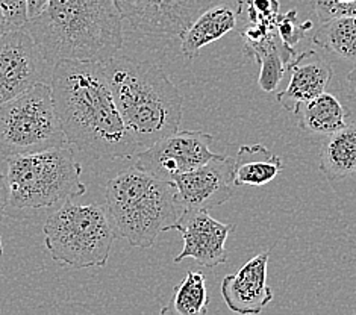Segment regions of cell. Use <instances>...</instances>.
<instances>
[{
  "instance_id": "f546056e",
  "label": "cell",
  "mask_w": 356,
  "mask_h": 315,
  "mask_svg": "<svg viewBox=\"0 0 356 315\" xmlns=\"http://www.w3.org/2000/svg\"><path fill=\"white\" fill-rule=\"evenodd\" d=\"M352 15H356V2L353 5V11H352Z\"/></svg>"
},
{
  "instance_id": "9a60e30c",
  "label": "cell",
  "mask_w": 356,
  "mask_h": 315,
  "mask_svg": "<svg viewBox=\"0 0 356 315\" xmlns=\"http://www.w3.org/2000/svg\"><path fill=\"white\" fill-rule=\"evenodd\" d=\"M290 82L286 88L277 92L276 100L286 111L294 113L296 108L321 92H325L332 79V67L316 50H308L286 63Z\"/></svg>"
},
{
  "instance_id": "2e32d148",
  "label": "cell",
  "mask_w": 356,
  "mask_h": 315,
  "mask_svg": "<svg viewBox=\"0 0 356 315\" xmlns=\"http://www.w3.org/2000/svg\"><path fill=\"white\" fill-rule=\"evenodd\" d=\"M318 167L329 182L356 176V122L327 135L320 147Z\"/></svg>"
},
{
  "instance_id": "8fae6325",
  "label": "cell",
  "mask_w": 356,
  "mask_h": 315,
  "mask_svg": "<svg viewBox=\"0 0 356 315\" xmlns=\"http://www.w3.org/2000/svg\"><path fill=\"white\" fill-rule=\"evenodd\" d=\"M184 208L209 211L234 195V158L216 155L203 165L172 179Z\"/></svg>"
},
{
  "instance_id": "5bb4252c",
  "label": "cell",
  "mask_w": 356,
  "mask_h": 315,
  "mask_svg": "<svg viewBox=\"0 0 356 315\" xmlns=\"http://www.w3.org/2000/svg\"><path fill=\"white\" fill-rule=\"evenodd\" d=\"M241 20L244 0H218L208 5L179 37L182 55L196 59L203 47L235 31Z\"/></svg>"
},
{
  "instance_id": "6da1fadb",
  "label": "cell",
  "mask_w": 356,
  "mask_h": 315,
  "mask_svg": "<svg viewBox=\"0 0 356 315\" xmlns=\"http://www.w3.org/2000/svg\"><path fill=\"white\" fill-rule=\"evenodd\" d=\"M52 97L67 144L95 159H129L140 152L109 88L104 64L54 65Z\"/></svg>"
},
{
  "instance_id": "4fadbf2b",
  "label": "cell",
  "mask_w": 356,
  "mask_h": 315,
  "mask_svg": "<svg viewBox=\"0 0 356 315\" xmlns=\"http://www.w3.org/2000/svg\"><path fill=\"white\" fill-rule=\"evenodd\" d=\"M271 250L253 257L234 275L223 277L220 291L227 308L240 315H258L273 300L267 284V270Z\"/></svg>"
},
{
  "instance_id": "603a6c76",
  "label": "cell",
  "mask_w": 356,
  "mask_h": 315,
  "mask_svg": "<svg viewBox=\"0 0 356 315\" xmlns=\"http://www.w3.org/2000/svg\"><path fill=\"white\" fill-rule=\"evenodd\" d=\"M311 28L312 22L300 23L298 20V11L291 10L285 14H281V17H279L276 24V35L281 38V42L286 52L291 56H296L294 47L299 45V41Z\"/></svg>"
},
{
  "instance_id": "30bf717a",
  "label": "cell",
  "mask_w": 356,
  "mask_h": 315,
  "mask_svg": "<svg viewBox=\"0 0 356 315\" xmlns=\"http://www.w3.org/2000/svg\"><path fill=\"white\" fill-rule=\"evenodd\" d=\"M123 20L143 35L179 38L213 0H114Z\"/></svg>"
},
{
  "instance_id": "44dd1931",
  "label": "cell",
  "mask_w": 356,
  "mask_h": 315,
  "mask_svg": "<svg viewBox=\"0 0 356 315\" xmlns=\"http://www.w3.org/2000/svg\"><path fill=\"white\" fill-rule=\"evenodd\" d=\"M209 296L207 279L200 271H188L181 284L173 289V296L161 314L205 315L208 312Z\"/></svg>"
},
{
  "instance_id": "ac0fdd59",
  "label": "cell",
  "mask_w": 356,
  "mask_h": 315,
  "mask_svg": "<svg viewBox=\"0 0 356 315\" xmlns=\"http://www.w3.org/2000/svg\"><path fill=\"white\" fill-rule=\"evenodd\" d=\"M298 126L302 131L317 135H327L340 131L347 124V111L330 92H321L294 111Z\"/></svg>"
},
{
  "instance_id": "277c9868",
  "label": "cell",
  "mask_w": 356,
  "mask_h": 315,
  "mask_svg": "<svg viewBox=\"0 0 356 315\" xmlns=\"http://www.w3.org/2000/svg\"><path fill=\"white\" fill-rule=\"evenodd\" d=\"M105 197L117 236L138 249H150L161 232L173 231L185 209L172 182L137 167L109 179Z\"/></svg>"
},
{
  "instance_id": "5b68a950",
  "label": "cell",
  "mask_w": 356,
  "mask_h": 315,
  "mask_svg": "<svg viewBox=\"0 0 356 315\" xmlns=\"http://www.w3.org/2000/svg\"><path fill=\"white\" fill-rule=\"evenodd\" d=\"M6 164L10 207L17 209L52 208L87 193L82 165L67 146L8 156Z\"/></svg>"
},
{
  "instance_id": "7c38bea8",
  "label": "cell",
  "mask_w": 356,
  "mask_h": 315,
  "mask_svg": "<svg viewBox=\"0 0 356 315\" xmlns=\"http://www.w3.org/2000/svg\"><path fill=\"white\" fill-rule=\"evenodd\" d=\"M235 229L234 225L222 223L209 216L208 211L185 208L173 231L182 235L184 247L175 262L191 258L202 267L214 268L227 261L226 241Z\"/></svg>"
},
{
  "instance_id": "7a4b0ae2",
  "label": "cell",
  "mask_w": 356,
  "mask_h": 315,
  "mask_svg": "<svg viewBox=\"0 0 356 315\" xmlns=\"http://www.w3.org/2000/svg\"><path fill=\"white\" fill-rule=\"evenodd\" d=\"M24 28L52 65L61 61L104 64L123 46V17L114 0H49Z\"/></svg>"
},
{
  "instance_id": "83f0119b",
  "label": "cell",
  "mask_w": 356,
  "mask_h": 315,
  "mask_svg": "<svg viewBox=\"0 0 356 315\" xmlns=\"http://www.w3.org/2000/svg\"><path fill=\"white\" fill-rule=\"evenodd\" d=\"M10 29H11V26H10V24H8L2 10H0V35H3V33L8 32Z\"/></svg>"
},
{
  "instance_id": "ffe728a7",
  "label": "cell",
  "mask_w": 356,
  "mask_h": 315,
  "mask_svg": "<svg viewBox=\"0 0 356 315\" xmlns=\"http://www.w3.org/2000/svg\"><path fill=\"white\" fill-rule=\"evenodd\" d=\"M312 42L329 54L356 63V15H343L321 23Z\"/></svg>"
},
{
  "instance_id": "f1b7e54d",
  "label": "cell",
  "mask_w": 356,
  "mask_h": 315,
  "mask_svg": "<svg viewBox=\"0 0 356 315\" xmlns=\"http://www.w3.org/2000/svg\"><path fill=\"white\" fill-rule=\"evenodd\" d=\"M3 255V243H2V236H0V257Z\"/></svg>"
},
{
  "instance_id": "3957f363",
  "label": "cell",
  "mask_w": 356,
  "mask_h": 315,
  "mask_svg": "<svg viewBox=\"0 0 356 315\" xmlns=\"http://www.w3.org/2000/svg\"><path fill=\"white\" fill-rule=\"evenodd\" d=\"M104 69L117 108L140 150L179 131L184 97L161 67L117 54L104 63Z\"/></svg>"
},
{
  "instance_id": "cb8c5ba5",
  "label": "cell",
  "mask_w": 356,
  "mask_h": 315,
  "mask_svg": "<svg viewBox=\"0 0 356 315\" xmlns=\"http://www.w3.org/2000/svg\"><path fill=\"white\" fill-rule=\"evenodd\" d=\"M0 10L11 29L24 26L29 20L26 0H0Z\"/></svg>"
},
{
  "instance_id": "ba28073f",
  "label": "cell",
  "mask_w": 356,
  "mask_h": 315,
  "mask_svg": "<svg viewBox=\"0 0 356 315\" xmlns=\"http://www.w3.org/2000/svg\"><path fill=\"white\" fill-rule=\"evenodd\" d=\"M52 70L26 28L0 35V105L40 82L50 83Z\"/></svg>"
},
{
  "instance_id": "8992f818",
  "label": "cell",
  "mask_w": 356,
  "mask_h": 315,
  "mask_svg": "<svg viewBox=\"0 0 356 315\" xmlns=\"http://www.w3.org/2000/svg\"><path fill=\"white\" fill-rule=\"evenodd\" d=\"M44 244L54 261L73 268L105 267L117 234L108 212L95 203L65 202L46 220Z\"/></svg>"
},
{
  "instance_id": "484cf974",
  "label": "cell",
  "mask_w": 356,
  "mask_h": 315,
  "mask_svg": "<svg viewBox=\"0 0 356 315\" xmlns=\"http://www.w3.org/2000/svg\"><path fill=\"white\" fill-rule=\"evenodd\" d=\"M47 3H49V0H26L29 19H33V17H37L38 14H41V11L44 10Z\"/></svg>"
},
{
  "instance_id": "d4e9b609",
  "label": "cell",
  "mask_w": 356,
  "mask_h": 315,
  "mask_svg": "<svg viewBox=\"0 0 356 315\" xmlns=\"http://www.w3.org/2000/svg\"><path fill=\"white\" fill-rule=\"evenodd\" d=\"M8 207H10V186H8L6 175L0 173V220L5 217Z\"/></svg>"
},
{
  "instance_id": "e0dca14e",
  "label": "cell",
  "mask_w": 356,
  "mask_h": 315,
  "mask_svg": "<svg viewBox=\"0 0 356 315\" xmlns=\"http://www.w3.org/2000/svg\"><path fill=\"white\" fill-rule=\"evenodd\" d=\"M284 170V161L262 144H244L234 158L235 186L270 184Z\"/></svg>"
},
{
  "instance_id": "d6986e66",
  "label": "cell",
  "mask_w": 356,
  "mask_h": 315,
  "mask_svg": "<svg viewBox=\"0 0 356 315\" xmlns=\"http://www.w3.org/2000/svg\"><path fill=\"white\" fill-rule=\"evenodd\" d=\"M244 55L257 59L259 64L258 85L266 92H273L277 90L279 83L282 82L285 76L286 63H290L294 58L284 49L282 42L279 45L276 33L262 40L255 46L244 47Z\"/></svg>"
},
{
  "instance_id": "7402d4cb",
  "label": "cell",
  "mask_w": 356,
  "mask_h": 315,
  "mask_svg": "<svg viewBox=\"0 0 356 315\" xmlns=\"http://www.w3.org/2000/svg\"><path fill=\"white\" fill-rule=\"evenodd\" d=\"M248 23L266 32H276V24L281 17L279 0H245Z\"/></svg>"
},
{
  "instance_id": "52a82bcc",
  "label": "cell",
  "mask_w": 356,
  "mask_h": 315,
  "mask_svg": "<svg viewBox=\"0 0 356 315\" xmlns=\"http://www.w3.org/2000/svg\"><path fill=\"white\" fill-rule=\"evenodd\" d=\"M64 146L50 83L40 82L0 105V153L5 158Z\"/></svg>"
},
{
  "instance_id": "4316f807",
  "label": "cell",
  "mask_w": 356,
  "mask_h": 315,
  "mask_svg": "<svg viewBox=\"0 0 356 315\" xmlns=\"http://www.w3.org/2000/svg\"><path fill=\"white\" fill-rule=\"evenodd\" d=\"M347 83H349L352 97L356 100V64L353 67V70L349 73V76H347Z\"/></svg>"
},
{
  "instance_id": "9c48e42d",
  "label": "cell",
  "mask_w": 356,
  "mask_h": 315,
  "mask_svg": "<svg viewBox=\"0 0 356 315\" xmlns=\"http://www.w3.org/2000/svg\"><path fill=\"white\" fill-rule=\"evenodd\" d=\"M214 137L202 131H177L141 149L135 155V167L163 181L172 182L177 175L197 168L213 158Z\"/></svg>"
}]
</instances>
